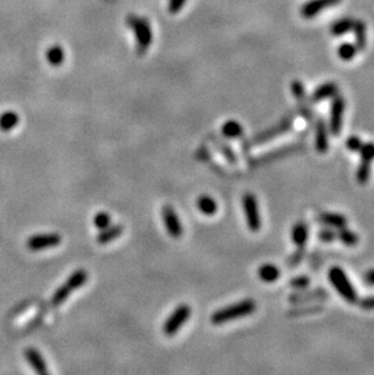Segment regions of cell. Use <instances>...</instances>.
<instances>
[{
  "mask_svg": "<svg viewBox=\"0 0 374 375\" xmlns=\"http://www.w3.org/2000/svg\"><path fill=\"white\" fill-rule=\"evenodd\" d=\"M329 147L328 131L323 119H318L316 123V149L320 154L327 153Z\"/></svg>",
  "mask_w": 374,
  "mask_h": 375,
  "instance_id": "5bb4252c",
  "label": "cell"
},
{
  "mask_svg": "<svg viewBox=\"0 0 374 375\" xmlns=\"http://www.w3.org/2000/svg\"><path fill=\"white\" fill-rule=\"evenodd\" d=\"M197 208L202 214L206 215V216H211V215L216 214V211H218V203H216L213 197L203 195L198 197Z\"/></svg>",
  "mask_w": 374,
  "mask_h": 375,
  "instance_id": "d6986e66",
  "label": "cell"
},
{
  "mask_svg": "<svg viewBox=\"0 0 374 375\" xmlns=\"http://www.w3.org/2000/svg\"><path fill=\"white\" fill-rule=\"evenodd\" d=\"M25 357L30 366L32 367L34 371L38 374H46L48 373V367H46L45 361H44L43 356L40 355L38 350L33 347H28L25 351Z\"/></svg>",
  "mask_w": 374,
  "mask_h": 375,
  "instance_id": "4fadbf2b",
  "label": "cell"
},
{
  "mask_svg": "<svg viewBox=\"0 0 374 375\" xmlns=\"http://www.w3.org/2000/svg\"><path fill=\"white\" fill-rule=\"evenodd\" d=\"M318 239L324 243H332L337 239V232L332 229L322 230L318 232Z\"/></svg>",
  "mask_w": 374,
  "mask_h": 375,
  "instance_id": "836d02e7",
  "label": "cell"
},
{
  "mask_svg": "<svg viewBox=\"0 0 374 375\" xmlns=\"http://www.w3.org/2000/svg\"><path fill=\"white\" fill-rule=\"evenodd\" d=\"M337 239H339L342 244L347 246H354L358 243V236L351 230H347L346 227L339 229L337 232Z\"/></svg>",
  "mask_w": 374,
  "mask_h": 375,
  "instance_id": "484cf974",
  "label": "cell"
},
{
  "mask_svg": "<svg viewBox=\"0 0 374 375\" xmlns=\"http://www.w3.org/2000/svg\"><path fill=\"white\" fill-rule=\"evenodd\" d=\"M191 316V307L187 304H181L177 306L170 314L163 324V333L167 337H172L176 334L185 322L188 321Z\"/></svg>",
  "mask_w": 374,
  "mask_h": 375,
  "instance_id": "8992f818",
  "label": "cell"
},
{
  "mask_svg": "<svg viewBox=\"0 0 374 375\" xmlns=\"http://www.w3.org/2000/svg\"><path fill=\"white\" fill-rule=\"evenodd\" d=\"M338 85L336 83H326L323 85H320L315 91H313L312 96H311V101L312 102H320L323 100L333 98L338 94Z\"/></svg>",
  "mask_w": 374,
  "mask_h": 375,
  "instance_id": "2e32d148",
  "label": "cell"
},
{
  "mask_svg": "<svg viewBox=\"0 0 374 375\" xmlns=\"http://www.w3.org/2000/svg\"><path fill=\"white\" fill-rule=\"evenodd\" d=\"M62 243V237L57 233H39L34 235L27 239V248L32 251L45 250L48 248L60 245Z\"/></svg>",
  "mask_w": 374,
  "mask_h": 375,
  "instance_id": "52a82bcc",
  "label": "cell"
},
{
  "mask_svg": "<svg viewBox=\"0 0 374 375\" xmlns=\"http://www.w3.org/2000/svg\"><path fill=\"white\" fill-rule=\"evenodd\" d=\"M243 210L247 220V226L250 232L256 233L261 229V217L259 212V205L256 197L253 193H245L242 198Z\"/></svg>",
  "mask_w": 374,
  "mask_h": 375,
  "instance_id": "5b68a950",
  "label": "cell"
},
{
  "mask_svg": "<svg viewBox=\"0 0 374 375\" xmlns=\"http://www.w3.org/2000/svg\"><path fill=\"white\" fill-rule=\"evenodd\" d=\"M290 90H292L293 95H294V98L297 99V101L299 102L302 114L305 115L306 118H310L311 112L310 109H308L307 101H306L305 86L303 85V83L299 82V80H293L292 84H290Z\"/></svg>",
  "mask_w": 374,
  "mask_h": 375,
  "instance_id": "7c38bea8",
  "label": "cell"
},
{
  "mask_svg": "<svg viewBox=\"0 0 374 375\" xmlns=\"http://www.w3.org/2000/svg\"><path fill=\"white\" fill-rule=\"evenodd\" d=\"M321 296H327V293L323 290H316V292H307V293H298L290 295V303H303V301L311 300V299H320Z\"/></svg>",
  "mask_w": 374,
  "mask_h": 375,
  "instance_id": "4316f807",
  "label": "cell"
},
{
  "mask_svg": "<svg viewBox=\"0 0 374 375\" xmlns=\"http://www.w3.org/2000/svg\"><path fill=\"white\" fill-rule=\"evenodd\" d=\"M355 39H356L357 50H365L366 43H367V35H366V25L363 21H355L354 27Z\"/></svg>",
  "mask_w": 374,
  "mask_h": 375,
  "instance_id": "cb8c5ba5",
  "label": "cell"
},
{
  "mask_svg": "<svg viewBox=\"0 0 374 375\" xmlns=\"http://www.w3.org/2000/svg\"><path fill=\"white\" fill-rule=\"evenodd\" d=\"M360 306L363 310H374V296H367L360 301Z\"/></svg>",
  "mask_w": 374,
  "mask_h": 375,
  "instance_id": "8d00e7d4",
  "label": "cell"
},
{
  "mask_svg": "<svg viewBox=\"0 0 374 375\" xmlns=\"http://www.w3.org/2000/svg\"><path fill=\"white\" fill-rule=\"evenodd\" d=\"M94 225H95L96 229L103 230L106 227H108L111 225V215L107 214V212L101 211L94 216Z\"/></svg>",
  "mask_w": 374,
  "mask_h": 375,
  "instance_id": "1f68e13d",
  "label": "cell"
},
{
  "mask_svg": "<svg viewBox=\"0 0 374 375\" xmlns=\"http://www.w3.org/2000/svg\"><path fill=\"white\" fill-rule=\"evenodd\" d=\"M162 217H163L164 226H166L167 232L169 233L170 237L180 238L182 236V225L180 222L179 216L175 212L172 206L164 205L162 208Z\"/></svg>",
  "mask_w": 374,
  "mask_h": 375,
  "instance_id": "9c48e42d",
  "label": "cell"
},
{
  "mask_svg": "<svg viewBox=\"0 0 374 375\" xmlns=\"http://www.w3.org/2000/svg\"><path fill=\"white\" fill-rule=\"evenodd\" d=\"M345 100L342 96L336 95L331 107V118H329V131L333 136H339L342 129V119H344Z\"/></svg>",
  "mask_w": 374,
  "mask_h": 375,
  "instance_id": "ba28073f",
  "label": "cell"
},
{
  "mask_svg": "<svg viewBox=\"0 0 374 375\" xmlns=\"http://www.w3.org/2000/svg\"><path fill=\"white\" fill-rule=\"evenodd\" d=\"M216 146H218L219 151H220V153L222 154V156H224L225 158L229 161V163H231V164L237 163L236 154H235V152L232 151L231 147H230L229 145H226V143L221 142L220 140H216Z\"/></svg>",
  "mask_w": 374,
  "mask_h": 375,
  "instance_id": "4dcf8cb0",
  "label": "cell"
},
{
  "mask_svg": "<svg viewBox=\"0 0 374 375\" xmlns=\"http://www.w3.org/2000/svg\"><path fill=\"white\" fill-rule=\"evenodd\" d=\"M363 279H365V282L367 283L368 285H374V270H370V271L365 274Z\"/></svg>",
  "mask_w": 374,
  "mask_h": 375,
  "instance_id": "74e56055",
  "label": "cell"
},
{
  "mask_svg": "<svg viewBox=\"0 0 374 375\" xmlns=\"http://www.w3.org/2000/svg\"><path fill=\"white\" fill-rule=\"evenodd\" d=\"M221 133L227 138H238L243 135V127L237 120L230 119L222 124Z\"/></svg>",
  "mask_w": 374,
  "mask_h": 375,
  "instance_id": "7402d4cb",
  "label": "cell"
},
{
  "mask_svg": "<svg viewBox=\"0 0 374 375\" xmlns=\"http://www.w3.org/2000/svg\"><path fill=\"white\" fill-rule=\"evenodd\" d=\"M308 230L304 222H298L292 229V240L295 245L303 248L307 242Z\"/></svg>",
  "mask_w": 374,
  "mask_h": 375,
  "instance_id": "ffe728a7",
  "label": "cell"
},
{
  "mask_svg": "<svg viewBox=\"0 0 374 375\" xmlns=\"http://www.w3.org/2000/svg\"><path fill=\"white\" fill-rule=\"evenodd\" d=\"M354 23L355 21L352 20V18H341V20L337 21L336 23H334L333 26H332L331 28V33L333 34L334 36H340L342 35V34L347 33L349 31L352 30V27H354Z\"/></svg>",
  "mask_w": 374,
  "mask_h": 375,
  "instance_id": "d4e9b609",
  "label": "cell"
},
{
  "mask_svg": "<svg viewBox=\"0 0 374 375\" xmlns=\"http://www.w3.org/2000/svg\"><path fill=\"white\" fill-rule=\"evenodd\" d=\"M358 153L361 154V162H366V163L372 164V162L374 161V143H363Z\"/></svg>",
  "mask_w": 374,
  "mask_h": 375,
  "instance_id": "f546056e",
  "label": "cell"
},
{
  "mask_svg": "<svg viewBox=\"0 0 374 375\" xmlns=\"http://www.w3.org/2000/svg\"><path fill=\"white\" fill-rule=\"evenodd\" d=\"M86 280H88V272L85 270L79 269L77 271L73 272L69 277L67 278L66 282L61 285L60 288H57L56 292L54 293L51 298V304L52 306H60L67 300L68 296L70 295L74 290H77L78 288L83 287L85 284Z\"/></svg>",
  "mask_w": 374,
  "mask_h": 375,
  "instance_id": "277c9868",
  "label": "cell"
},
{
  "mask_svg": "<svg viewBox=\"0 0 374 375\" xmlns=\"http://www.w3.org/2000/svg\"><path fill=\"white\" fill-rule=\"evenodd\" d=\"M258 276L263 282L273 283L281 276V271L273 264H264L259 267Z\"/></svg>",
  "mask_w": 374,
  "mask_h": 375,
  "instance_id": "ac0fdd59",
  "label": "cell"
},
{
  "mask_svg": "<svg viewBox=\"0 0 374 375\" xmlns=\"http://www.w3.org/2000/svg\"><path fill=\"white\" fill-rule=\"evenodd\" d=\"M320 221L322 224L327 225L331 229H342V227H346L347 220L344 215L337 214V212H322L320 215Z\"/></svg>",
  "mask_w": 374,
  "mask_h": 375,
  "instance_id": "e0dca14e",
  "label": "cell"
},
{
  "mask_svg": "<svg viewBox=\"0 0 374 375\" xmlns=\"http://www.w3.org/2000/svg\"><path fill=\"white\" fill-rule=\"evenodd\" d=\"M357 48L356 45H352L350 43H344L339 46L338 49V56L344 61H350L355 57L356 55Z\"/></svg>",
  "mask_w": 374,
  "mask_h": 375,
  "instance_id": "83f0119b",
  "label": "cell"
},
{
  "mask_svg": "<svg viewBox=\"0 0 374 375\" xmlns=\"http://www.w3.org/2000/svg\"><path fill=\"white\" fill-rule=\"evenodd\" d=\"M20 122V117L16 112L6 111L0 114V130L7 133V131L15 129Z\"/></svg>",
  "mask_w": 374,
  "mask_h": 375,
  "instance_id": "44dd1931",
  "label": "cell"
},
{
  "mask_svg": "<svg viewBox=\"0 0 374 375\" xmlns=\"http://www.w3.org/2000/svg\"><path fill=\"white\" fill-rule=\"evenodd\" d=\"M256 310V303L252 299H245L239 303L230 305L227 307L220 308L215 311L210 317V322L213 324H224L227 322L235 321V319L242 318L248 316Z\"/></svg>",
  "mask_w": 374,
  "mask_h": 375,
  "instance_id": "6da1fadb",
  "label": "cell"
},
{
  "mask_svg": "<svg viewBox=\"0 0 374 375\" xmlns=\"http://www.w3.org/2000/svg\"><path fill=\"white\" fill-rule=\"evenodd\" d=\"M363 142L357 136H350L346 140V148L351 152H360Z\"/></svg>",
  "mask_w": 374,
  "mask_h": 375,
  "instance_id": "e575fe53",
  "label": "cell"
},
{
  "mask_svg": "<svg viewBox=\"0 0 374 375\" xmlns=\"http://www.w3.org/2000/svg\"><path fill=\"white\" fill-rule=\"evenodd\" d=\"M328 279L334 287V289L341 295L344 300H346L350 304L357 303L358 296L356 290H355L354 285L350 282L349 277L345 273L344 270L340 269L339 266H333L328 271Z\"/></svg>",
  "mask_w": 374,
  "mask_h": 375,
  "instance_id": "3957f363",
  "label": "cell"
},
{
  "mask_svg": "<svg viewBox=\"0 0 374 375\" xmlns=\"http://www.w3.org/2000/svg\"><path fill=\"white\" fill-rule=\"evenodd\" d=\"M290 125H292V120H290V118H286V119L281 120V122L277 125H274V127L258 134L255 137L252 138V143L253 145H254V143L258 145V143L266 142V141L271 140V138L277 137L278 135H282V134H284L286 131H288L290 129Z\"/></svg>",
  "mask_w": 374,
  "mask_h": 375,
  "instance_id": "30bf717a",
  "label": "cell"
},
{
  "mask_svg": "<svg viewBox=\"0 0 374 375\" xmlns=\"http://www.w3.org/2000/svg\"><path fill=\"white\" fill-rule=\"evenodd\" d=\"M341 0H310L307 1L304 6L302 7V16L305 18H312L315 17L318 12L322 10L331 7L333 5H337Z\"/></svg>",
  "mask_w": 374,
  "mask_h": 375,
  "instance_id": "8fae6325",
  "label": "cell"
},
{
  "mask_svg": "<svg viewBox=\"0 0 374 375\" xmlns=\"http://www.w3.org/2000/svg\"><path fill=\"white\" fill-rule=\"evenodd\" d=\"M187 0H169L168 9L170 14H177V12L184 7L185 2Z\"/></svg>",
  "mask_w": 374,
  "mask_h": 375,
  "instance_id": "d590c367",
  "label": "cell"
},
{
  "mask_svg": "<svg viewBox=\"0 0 374 375\" xmlns=\"http://www.w3.org/2000/svg\"><path fill=\"white\" fill-rule=\"evenodd\" d=\"M123 231H124V227L122 225H109L108 227L100 231V233L96 237V242L102 245L108 244V243L113 242L114 239L120 237Z\"/></svg>",
  "mask_w": 374,
  "mask_h": 375,
  "instance_id": "9a60e30c",
  "label": "cell"
},
{
  "mask_svg": "<svg viewBox=\"0 0 374 375\" xmlns=\"http://www.w3.org/2000/svg\"><path fill=\"white\" fill-rule=\"evenodd\" d=\"M290 287L294 288V289H305L310 285V278L307 276H298L294 277L292 280L289 282Z\"/></svg>",
  "mask_w": 374,
  "mask_h": 375,
  "instance_id": "d6a6232c",
  "label": "cell"
},
{
  "mask_svg": "<svg viewBox=\"0 0 374 375\" xmlns=\"http://www.w3.org/2000/svg\"><path fill=\"white\" fill-rule=\"evenodd\" d=\"M127 25L135 34L136 43H137L138 54H145L152 44L153 33L148 20L138 17L136 15H129L127 17Z\"/></svg>",
  "mask_w": 374,
  "mask_h": 375,
  "instance_id": "7a4b0ae2",
  "label": "cell"
},
{
  "mask_svg": "<svg viewBox=\"0 0 374 375\" xmlns=\"http://www.w3.org/2000/svg\"><path fill=\"white\" fill-rule=\"evenodd\" d=\"M371 167H372L371 163H366V162H361L360 163V167H358L356 172V180L360 185H366L370 180Z\"/></svg>",
  "mask_w": 374,
  "mask_h": 375,
  "instance_id": "f1b7e54d",
  "label": "cell"
},
{
  "mask_svg": "<svg viewBox=\"0 0 374 375\" xmlns=\"http://www.w3.org/2000/svg\"><path fill=\"white\" fill-rule=\"evenodd\" d=\"M46 60L51 66L54 67H59L64 64L65 61V51L61 46L54 45L51 48L48 49L46 51Z\"/></svg>",
  "mask_w": 374,
  "mask_h": 375,
  "instance_id": "603a6c76",
  "label": "cell"
}]
</instances>
